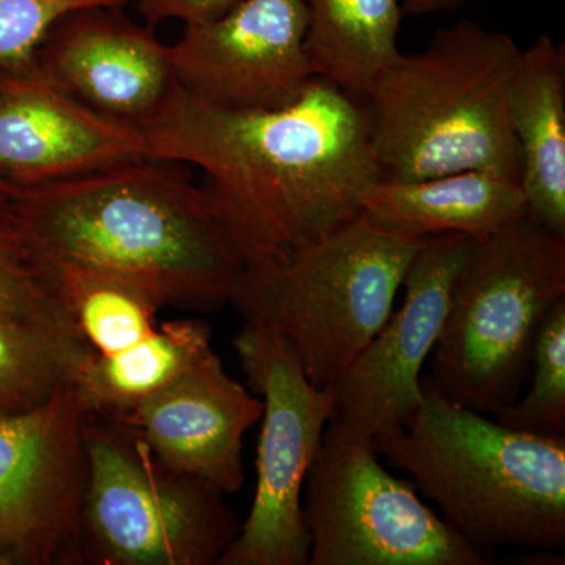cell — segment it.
Returning <instances> with one entry per match:
<instances>
[{
	"mask_svg": "<svg viewBox=\"0 0 565 565\" xmlns=\"http://www.w3.org/2000/svg\"><path fill=\"white\" fill-rule=\"evenodd\" d=\"M148 158L202 170L245 262L280 258L362 214L381 178L364 104L313 77L289 106L221 110L174 88L141 128Z\"/></svg>",
	"mask_w": 565,
	"mask_h": 565,
	"instance_id": "cell-1",
	"label": "cell"
},
{
	"mask_svg": "<svg viewBox=\"0 0 565 565\" xmlns=\"http://www.w3.org/2000/svg\"><path fill=\"white\" fill-rule=\"evenodd\" d=\"M22 221L52 263L95 264L150 282L167 305L230 303L245 256L202 185L147 158L76 180L18 189Z\"/></svg>",
	"mask_w": 565,
	"mask_h": 565,
	"instance_id": "cell-2",
	"label": "cell"
},
{
	"mask_svg": "<svg viewBox=\"0 0 565 565\" xmlns=\"http://www.w3.org/2000/svg\"><path fill=\"white\" fill-rule=\"evenodd\" d=\"M423 403L373 448L414 478L441 519L486 557L503 546L565 548V435L511 429L422 377Z\"/></svg>",
	"mask_w": 565,
	"mask_h": 565,
	"instance_id": "cell-3",
	"label": "cell"
},
{
	"mask_svg": "<svg viewBox=\"0 0 565 565\" xmlns=\"http://www.w3.org/2000/svg\"><path fill=\"white\" fill-rule=\"evenodd\" d=\"M522 50L476 21L435 32L401 54L364 99L371 145L384 180H423L493 170L520 182L511 120Z\"/></svg>",
	"mask_w": 565,
	"mask_h": 565,
	"instance_id": "cell-4",
	"label": "cell"
},
{
	"mask_svg": "<svg viewBox=\"0 0 565 565\" xmlns=\"http://www.w3.org/2000/svg\"><path fill=\"white\" fill-rule=\"evenodd\" d=\"M424 239L379 228L363 214L302 250L245 264L230 303L280 334L310 384L337 386L393 313Z\"/></svg>",
	"mask_w": 565,
	"mask_h": 565,
	"instance_id": "cell-5",
	"label": "cell"
},
{
	"mask_svg": "<svg viewBox=\"0 0 565 565\" xmlns=\"http://www.w3.org/2000/svg\"><path fill=\"white\" fill-rule=\"evenodd\" d=\"M565 299V234L530 214L470 237L430 353V381L449 399L497 418L530 379L539 329Z\"/></svg>",
	"mask_w": 565,
	"mask_h": 565,
	"instance_id": "cell-6",
	"label": "cell"
},
{
	"mask_svg": "<svg viewBox=\"0 0 565 565\" xmlns=\"http://www.w3.org/2000/svg\"><path fill=\"white\" fill-rule=\"evenodd\" d=\"M84 557L104 565H212L243 523L225 493L163 467L125 424L87 416Z\"/></svg>",
	"mask_w": 565,
	"mask_h": 565,
	"instance_id": "cell-7",
	"label": "cell"
},
{
	"mask_svg": "<svg viewBox=\"0 0 565 565\" xmlns=\"http://www.w3.org/2000/svg\"><path fill=\"white\" fill-rule=\"evenodd\" d=\"M308 565H484L487 557L424 504L373 441L330 422L305 479Z\"/></svg>",
	"mask_w": 565,
	"mask_h": 565,
	"instance_id": "cell-8",
	"label": "cell"
},
{
	"mask_svg": "<svg viewBox=\"0 0 565 565\" xmlns=\"http://www.w3.org/2000/svg\"><path fill=\"white\" fill-rule=\"evenodd\" d=\"M233 344L264 408L250 514L218 565H308L303 484L333 416L334 386L310 384L291 348L267 327L245 322Z\"/></svg>",
	"mask_w": 565,
	"mask_h": 565,
	"instance_id": "cell-9",
	"label": "cell"
},
{
	"mask_svg": "<svg viewBox=\"0 0 565 565\" xmlns=\"http://www.w3.org/2000/svg\"><path fill=\"white\" fill-rule=\"evenodd\" d=\"M85 424L70 385L0 412V565L84 563Z\"/></svg>",
	"mask_w": 565,
	"mask_h": 565,
	"instance_id": "cell-10",
	"label": "cell"
},
{
	"mask_svg": "<svg viewBox=\"0 0 565 565\" xmlns=\"http://www.w3.org/2000/svg\"><path fill=\"white\" fill-rule=\"evenodd\" d=\"M303 0H241L221 18L184 24L169 46L178 87L221 110L289 106L313 79Z\"/></svg>",
	"mask_w": 565,
	"mask_h": 565,
	"instance_id": "cell-11",
	"label": "cell"
},
{
	"mask_svg": "<svg viewBox=\"0 0 565 565\" xmlns=\"http://www.w3.org/2000/svg\"><path fill=\"white\" fill-rule=\"evenodd\" d=\"M470 236H430L415 253L403 286L404 302L353 360L334 386L330 422L363 440L404 426L423 403V367L448 313L452 281Z\"/></svg>",
	"mask_w": 565,
	"mask_h": 565,
	"instance_id": "cell-12",
	"label": "cell"
},
{
	"mask_svg": "<svg viewBox=\"0 0 565 565\" xmlns=\"http://www.w3.org/2000/svg\"><path fill=\"white\" fill-rule=\"evenodd\" d=\"M117 3L74 7L35 52L44 79L104 117L143 128L177 88L167 44Z\"/></svg>",
	"mask_w": 565,
	"mask_h": 565,
	"instance_id": "cell-13",
	"label": "cell"
},
{
	"mask_svg": "<svg viewBox=\"0 0 565 565\" xmlns=\"http://www.w3.org/2000/svg\"><path fill=\"white\" fill-rule=\"evenodd\" d=\"M0 73V180L13 188H43L148 158L140 128L88 109L35 65Z\"/></svg>",
	"mask_w": 565,
	"mask_h": 565,
	"instance_id": "cell-14",
	"label": "cell"
},
{
	"mask_svg": "<svg viewBox=\"0 0 565 565\" xmlns=\"http://www.w3.org/2000/svg\"><path fill=\"white\" fill-rule=\"evenodd\" d=\"M263 408V399L211 351L161 392L110 419L139 435L163 467L230 494L243 489L244 437Z\"/></svg>",
	"mask_w": 565,
	"mask_h": 565,
	"instance_id": "cell-15",
	"label": "cell"
},
{
	"mask_svg": "<svg viewBox=\"0 0 565 565\" xmlns=\"http://www.w3.org/2000/svg\"><path fill=\"white\" fill-rule=\"evenodd\" d=\"M527 212L522 184L493 170H465L423 180L379 178L364 189L362 214L385 232L424 237L489 236Z\"/></svg>",
	"mask_w": 565,
	"mask_h": 565,
	"instance_id": "cell-16",
	"label": "cell"
},
{
	"mask_svg": "<svg viewBox=\"0 0 565 565\" xmlns=\"http://www.w3.org/2000/svg\"><path fill=\"white\" fill-rule=\"evenodd\" d=\"M511 120L527 214L565 234V50L539 35L522 51L512 87Z\"/></svg>",
	"mask_w": 565,
	"mask_h": 565,
	"instance_id": "cell-17",
	"label": "cell"
},
{
	"mask_svg": "<svg viewBox=\"0 0 565 565\" xmlns=\"http://www.w3.org/2000/svg\"><path fill=\"white\" fill-rule=\"evenodd\" d=\"M211 351V329L203 321L163 322L121 351L93 352L74 374L71 392L85 415L115 418L172 384Z\"/></svg>",
	"mask_w": 565,
	"mask_h": 565,
	"instance_id": "cell-18",
	"label": "cell"
},
{
	"mask_svg": "<svg viewBox=\"0 0 565 565\" xmlns=\"http://www.w3.org/2000/svg\"><path fill=\"white\" fill-rule=\"evenodd\" d=\"M305 52L315 77L364 102L401 55L399 0H303Z\"/></svg>",
	"mask_w": 565,
	"mask_h": 565,
	"instance_id": "cell-19",
	"label": "cell"
},
{
	"mask_svg": "<svg viewBox=\"0 0 565 565\" xmlns=\"http://www.w3.org/2000/svg\"><path fill=\"white\" fill-rule=\"evenodd\" d=\"M62 297L85 343L109 355L158 327L167 300L150 282L95 264L54 263Z\"/></svg>",
	"mask_w": 565,
	"mask_h": 565,
	"instance_id": "cell-20",
	"label": "cell"
},
{
	"mask_svg": "<svg viewBox=\"0 0 565 565\" xmlns=\"http://www.w3.org/2000/svg\"><path fill=\"white\" fill-rule=\"evenodd\" d=\"M92 353L81 334L0 310V412L43 404Z\"/></svg>",
	"mask_w": 565,
	"mask_h": 565,
	"instance_id": "cell-21",
	"label": "cell"
},
{
	"mask_svg": "<svg viewBox=\"0 0 565 565\" xmlns=\"http://www.w3.org/2000/svg\"><path fill=\"white\" fill-rule=\"evenodd\" d=\"M0 310L81 334L63 300L54 263L33 243L22 221L18 189L3 180H0Z\"/></svg>",
	"mask_w": 565,
	"mask_h": 565,
	"instance_id": "cell-22",
	"label": "cell"
},
{
	"mask_svg": "<svg viewBox=\"0 0 565 565\" xmlns=\"http://www.w3.org/2000/svg\"><path fill=\"white\" fill-rule=\"evenodd\" d=\"M525 396L497 416L511 429L537 435H565V299L552 308L537 337Z\"/></svg>",
	"mask_w": 565,
	"mask_h": 565,
	"instance_id": "cell-23",
	"label": "cell"
},
{
	"mask_svg": "<svg viewBox=\"0 0 565 565\" xmlns=\"http://www.w3.org/2000/svg\"><path fill=\"white\" fill-rule=\"evenodd\" d=\"M84 3L95 2L0 0V71L17 73L32 68L35 52L51 25L65 11Z\"/></svg>",
	"mask_w": 565,
	"mask_h": 565,
	"instance_id": "cell-24",
	"label": "cell"
},
{
	"mask_svg": "<svg viewBox=\"0 0 565 565\" xmlns=\"http://www.w3.org/2000/svg\"><path fill=\"white\" fill-rule=\"evenodd\" d=\"M241 0H136L137 10L151 28L166 21L184 24L221 18Z\"/></svg>",
	"mask_w": 565,
	"mask_h": 565,
	"instance_id": "cell-25",
	"label": "cell"
},
{
	"mask_svg": "<svg viewBox=\"0 0 565 565\" xmlns=\"http://www.w3.org/2000/svg\"><path fill=\"white\" fill-rule=\"evenodd\" d=\"M467 0H404L403 13L408 17H427L460 9Z\"/></svg>",
	"mask_w": 565,
	"mask_h": 565,
	"instance_id": "cell-26",
	"label": "cell"
},
{
	"mask_svg": "<svg viewBox=\"0 0 565 565\" xmlns=\"http://www.w3.org/2000/svg\"><path fill=\"white\" fill-rule=\"evenodd\" d=\"M76 2H107V3H120V6H126V0H76Z\"/></svg>",
	"mask_w": 565,
	"mask_h": 565,
	"instance_id": "cell-27",
	"label": "cell"
},
{
	"mask_svg": "<svg viewBox=\"0 0 565 565\" xmlns=\"http://www.w3.org/2000/svg\"><path fill=\"white\" fill-rule=\"evenodd\" d=\"M0 76H2V73H0Z\"/></svg>",
	"mask_w": 565,
	"mask_h": 565,
	"instance_id": "cell-28",
	"label": "cell"
}]
</instances>
